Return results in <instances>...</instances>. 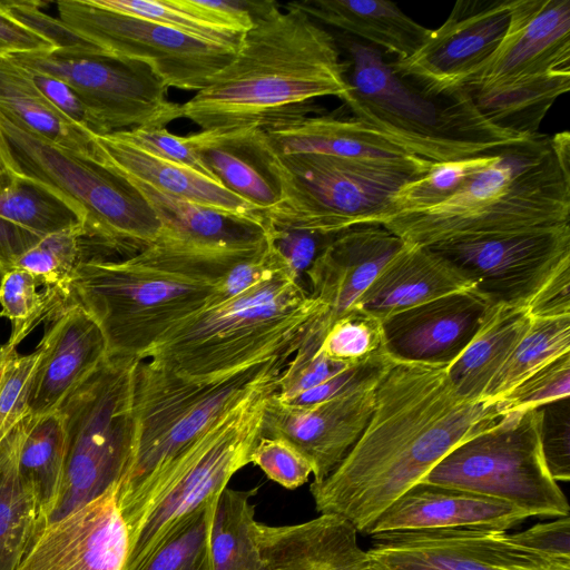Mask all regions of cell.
I'll list each match as a JSON object with an SVG mask.
<instances>
[{
    "mask_svg": "<svg viewBox=\"0 0 570 570\" xmlns=\"http://www.w3.org/2000/svg\"><path fill=\"white\" fill-rule=\"evenodd\" d=\"M320 352L343 365H356L386 352L382 321L355 308L327 328Z\"/></svg>",
    "mask_w": 570,
    "mask_h": 570,
    "instance_id": "obj_44",
    "label": "cell"
},
{
    "mask_svg": "<svg viewBox=\"0 0 570 570\" xmlns=\"http://www.w3.org/2000/svg\"><path fill=\"white\" fill-rule=\"evenodd\" d=\"M267 230L276 248L298 278L307 272L316 256L334 236L306 230Z\"/></svg>",
    "mask_w": 570,
    "mask_h": 570,
    "instance_id": "obj_55",
    "label": "cell"
},
{
    "mask_svg": "<svg viewBox=\"0 0 570 570\" xmlns=\"http://www.w3.org/2000/svg\"><path fill=\"white\" fill-rule=\"evenodd\" d=\"M325 311L294 273L278 274L188 317L165 334L144 360L188 377L222 375L296 351Z\"/></svg>",
    "mask_w": 570,
    "mask_h": 570,
    "instance_id": "obj_6",
    "label": "cell"
},
{
    "mask_svg": "<svg viewBox=\"0 0 570 570\" xmlns=\"http://www.w3.org/2000/svg\"><path fill=\"white\" fill-rule=\"evenodd\" d=\"M2 7L19 22L49 40L56 49H100L69 29L60 19L46 14L35 1H0Z\"/></svg>",
    "mask_w": 570,
    "mask_h": 570,
    "instance_id": "obj_53",
    "label": "cell"
},
{
    "mask_svg": "<svg viewBox=\"0 0 570 570\" xmlns=\"http://www.w3.org/2000/svg\"><path fill=\"white\" fill-rule=\"evenodd\" d=\"M267 234V233H266ZM244 246H205L167 232L128 257L83 262L69 304L97 323L110 357L145 354L170 330L206 307L225 272L266 237Z\"/></svg>",
    "mask_w": 570,
    "mask_h": 570,
    "instance_id": "obj_3",
    "label": "cell"
},
{
    "mask_svg": "<svg viewBox=\"0 0 570 570\" xmlns=\"http://www.w3.org/2000/svg\"><path fill=\"white\" fill-rule=\"evenodd\" d=\"M375 389L341 395L311 406H291L269 395L262 435L281 436L312 463L314 481L325 479L364 431L375 406Z\"/></svg>",
    "mask_w": 570,
    "mask_h": 570,
    "instance_id": "obj_20",
    "label": "cell"
},
{
    "mask_svg": "<svg viewBox=\"0 0 570 570\" xmlns=\"http://www.w3.org/2000/svg\"><path fill=\"white\" fill-rule=\"evenodd\" d=\"M568 352L570 315L531 317L528 331L489 383L483 399H500L532 372Z\"/></svg>",
    "mask_w": 570,
    "mask_h": 570,
    "instance_id": "obj_40",
    "label": "cell"
},
{
    "mask_svg": "<svg viewBox=\"0 0 570 570\" xmlns=\"http://www.w3.org/2000/svg\"><path fill=\"white\" fill-rule=\"evenodd\" d=\"M336 41L350 58V89L341 100L407 154L443 164L499 153L528 137L488 120L465 89L428 94L400 77L379 48L343 33Z\"/></svg>",
    "mask_w": 570,
    "mask_h": 570,
    "instance_id": "obj_5",
    "label": "cell"
},
{
    "mask_svg": "<svg viewBox=\"0 0 570 570\" xmlns=\"http://www.w3.org/2000/svg\"><path fill=\"white\" fill-rule=\"evenodd\" d=\"M541 411L502 414L449 452L420 482L491 497L531 517L569 515V503L543 458Z\"/></svg>",
    "mask_w": 570,
    "mask_h": 570,
    "instance_id": "obj_12",
    "label": "cell"
},
{
    "mask_svg": "<svg viewBox=\"0 0 570 570\" xmlns=\"http://www.w3.org/2000/svg\"><path fill=\"white\" fill-rule=\"evenodd\" d=\"M249 463L257 465L272 481L291 490L306 483L313 473L309 460L281 436L261 435L250 452Z\"/></svg>",
    "mask_w": 570,
    "mask_h": 570,
    "instance_id": "obj_49",
    "label": "cell"
},
{
    "mask_svg": "<svg viewBox=\"0 0 570 570\" xmlns=\"http://www.w3.org/2000/svg\"><path fill=\"white\" fill-rule=\"evenodd\" d=\"M95 158L127 178L169 195L244 218H261L246 200L218 181L186 166L161 159L120 139L114 132L92 136Z\"/></svg>",
    "mask_w": 570,
    "mask_h": 570,
    "instance_id": "obj_28",
    "label": "cell"
},
{
    "mask_svg": "<svg viewBox=\"0 0 570 570\" xmlns=\"http://www.w3.org/2000/svg\"><path fill=\"white\" fill-rule=\"evenodd\" d=\"M57 9L78 36L107 53L149 66L168 88L198 92L236 53L94 0H61Z\"/></svg>",
    "mask_w": 570,
    "mask_h": 570,
    "instance_id": "obj_14",
    "label": "cell"
},
{
    "mask_svg": "<svg viewBox=\"0 0 570 570\" xmlns=\"http://www.w3.org/2000/svg\"><path fill=\"white\" fill-rule=\"evenodd\" d=\"M504 413L501 399L461 396L445 365L399 362L377 384L357 441L325 479L309 485L316 511L366 534L449 452Z\"/></svg>",
    "mask_w": 570,
    "mask_h": 570,
    "instance_id": "obj_1",
    "label": "cell"
},
{
    "mask_svg": "<svg viewBox=\"0 0 570 570\" xmlns=\"http://www.w3.org/2000/svg\"><path fill=\"white\" fill-rule=\"evenodd\" d=\"M368 554L382 570H570L511 540L507 531L443 528L374 533Z\"/></svg>",
    "mask_w": 570,
    "mask_h": 570,
    "instance_id": "obj_16",
    "label": "cell"
},
{
    "mask_svg": "<svg viewBox=\"0 0 570 570\" xmlns=\"http://www.w3.org/2000/svg\"><path fill=\"white\" fill-rule=\"evenodd\" d=\"M19 433L18 471L36 498L39 531L55 510L62 483L67 451L62 417L58 411L28 415L20 423Z\"/></svg>",
    "mask_w": 570,
    "mask_h": 570,
    "instance_id": "obj_35",
    "label": "cell"
},
{
    "mask_svg": "<svg viewBox=\"0 0 570 570\" xmlns=\"http://www.w3.org/2000/svg\"><path fill=\"white\" fill-rule=\"evenodd\" d=\"M570 76V0H512L505 35L462 89Z\"/></svg>",
    "mask_w": 570,
    "mask_h": 570,
    "instance_id": "obj_18",
    "label": "cell"
},
{
    "mask_svg": "<svg viewBox=\"0 0 570 570\" xmlns=\"http://www.w3.org/2000/svg\"><path fill=\"white\" fill-rule=\"evenodd\" d=\"M41 355L40 344L29 354L0 347V446L29 415L33 380Z\"/></svg>",
    "mask_w": 570,
    "mask_h": 570,
    "instance_id": "obj_45",
    "label": "cell"
},
{
    "mask_svg": "<svg viewBox=\"0 0 570 570\" xmlns=\"http://www.w3.org/2000/svg\"><path fill=\"white\" fill-rule=\"evenodd\" d=\"M473 285L426 246L405 243L361 296L356 308L383 321L436 297Z\"/></svg>",
    "mask_w": 570,
    "mask_h": 570,
    "instance_id": "obj_29",
    "label": "cell"
},
{
    "mask_svg": "<svg viewBox=\"0 0 570 570\" xmlns=\"http://www.w3.org/2000/svg\"><path fill=\"white\" fill-rule=\"evenodd\" d=\"M562 224H570V164L539 132L505 147L449 200L381 223L423 246Z\"/></svg>",
    "mask_w": 570,
    "mask_h": 570,
    "instance_id": "obj_4",
    "label": "cell"
},
{
    "mask_svg": "<svg viewBox=\"0 0 570 570\" xmlns=\"http://www.w3.org/2000/svg\"><path fill=\"white\" fill-rule=\"evenodd\" d=\"M433 164L416 156L358 159L318 154L283 155L271 149L281 198L258 214L266 228L323 235H335L358 225H380L396 191L426 175Z\"/></svg>",
    "mask_w": 570,
    "mask_h": 570,
    "instance_id": "obj_8",
    "label": "cell"
},
{
    "mask_svg": "<svg viewBox=\"0 0 570 570\" xmlns=\"http://www.w3.org/2000/svg\"><path fill=\"white\" fill-rule=\"evenodd\" d=\"M219 494L195 510L158 549L144 570H214L210 534Z\"/></svg>",
    "mask_w": 570,
    "mask_h": 570,
    "instance_id": "obj_43",
    "label": "cell"
},
{
    "mask_svg": "<svg viewBox=\"0 0 570 570\" xmlns=\"http://www.w3.org/2000/svg\"><path fill=\"white\" fill-rule=\"evenodd\" d=\"M102 8L139 17L207 43L237 51L252 27L213 8L208 0H94Z\"/></svg>",
    "mask_w": 570,
    "mask_h": 570,
    "instance_id": "obj_36",
    "label": "cell"
},
{
    "mask_svg": "<svg viewBox=\"0 0 570 570\" xmlns=\"http://www.w3.org/2000/svg\"><path fill=\"white\" fill-rule=\"evenodd\" d=\"M512 0H458L446 20L431 30L411 57L392 69L419 89L450 94L462 89L501 43Z\"/></svg>",
    "mask_w": 570,
    "mask_h": 570,
    "instance_id": "obj_17",
    "label": "cell"
},
{
    "mask_svg": "<svg viewBox=\"0 0 570 570\" xmlns=\"http://www.w3.org/2000/svg\"><path fill=\"white\" fill-rule=\"evenodd\" d=\"M19 425L0 446V570L18 569L40 525L36 498L18 471Z\"/></svg>",
    "mask_w": 570,
    "mask_h": 570,
    "instance_id": "obj_37",
    "label": "cell"
},
{
    "mask_svg": "<svg viewBox=\"0 0 570 570\" xmlns=\"http://www.w3.org/2000/svg\"><path fill=\"white\" fill-rule=\"evenodd\" d=\"M531 515L518 507L474 492L419 482L392 502L366 535L389 531L485 528L508 531Z\"/></svg>",
    "mask_w": 570,
    "mask_h": 570,
    "instance_id": "obj_24",
    "label": "cell"
},
{
    "mask_svg": "<svg viewBox=\"0 0 570 570\" xmlns=\"http://www.w3.org/2000/svg\"><path fill=\"white\" fill-rule=\"evenodd\" d=\"M276 154H318L358 159H402L413 155L355 117L304 116L263 129Z\"/></svg>",
    "mask_w": 570,
    "mask_h": 570,
    "instance_id": "obj_30",
    "label": "cell"
},
{
    "mask_svg": "<svg viewBox=\"0 0 570 570\" xmlns=\"http://www.w3.org/2000/svg\"><path fill=\"white\" fill-rule=\"evenodd\" d=\"M501 151L456 161L434 163L426 175L396 191L385 218L399 213L425 210L449 200L472 176L491 165Z\"/></svg>",
    "mask_w": 570,
    "mask_h": 570,
    "instance_id": "obj_41",
    "label": "cell"
},
{
    "mask_svg": "<svg viewBox=\"0 0 570 570\" xmlns=\"http://www.w3.org/2000/svg\"><path fill=\"white\" fill-rule=\"evenodd\" d=\"M279 376L257 387L223 414L161 470L117 503L129 535L122 570H144L178 527L249 464L250 452L262 435L266 402L278 390Z\"/></svg>",
    "mask_w": 570,
    "mask_h": 570,
    "instance_id": "obj_7",
    "label": "cell"
},
{
    "mask_svg": "<svg viewBox=\"0 0 570 570\" xmlns=\"http://www.w3.org/2000/svg\"><path fill=\"white\" fill-rule=\"evenodd\" d=\"M0 112L49 144L95 158L92 135L58 111L10 58H0Z\"/></svg>",
    "mask_w": 570,
    "mask_h": 570,
    "instance_id": "obj_34",
    "label": "cell"
},
{
    "mask_svg": "<svg viewBox=\"0 0 570 570\" xmlns=\"http://www.w3.org/2000/svg\"><path fill=\"white\" fill-rule=\"evenodd\" d=\"M570 395V352L532 372L500 399L505 412L539 409Z\"/></svg>",
    "mask_w": 570,
    "mask_h": 570,
    "instance_id": "obj_48",
    "label": "cell"
},
{
    "mask_svg": "<svg viewBox=\"0 0 570 570\" xmlns=\"http://www.w3.org/2000/svg\"><path fill=\"white\" fill-rule=\"evenodd\" d=\"M451 263L492 304L525 307L570 264V224L426 246Z\"/></svg>",
    "mask_w": 570,
    "mask_h": 570,
    "instance_id": "obj_15",
    "label": "cell"
},
{
    "mask_svg": "<svg viewBox=\"0 0 570 570\" xmlns=\"http://www.w3.org/2000/svg\"><path fill=\"white\" fill-rule=\"evenodd\" d=\"M53 49L49 40L19 22L0 3V58Z\"/></svg>",
    "mask_w": 570,
    "mask_h": 570,
    "instance_id": "obj_57",
    "label": "cell"
},
{
    "mask_svg": "<svg viewBox=\"0 0 570 570\" xmlns=\"http://www.w3.org/2000/svg\"><path fill=\"white\" fill-rule=\"evenodd\" d=\"M492 305L472 287L395 313L382 321L386 352L397 362L449 366Z\"/></svg>",
    "mask_w": 570,
    "mask_h": 570,
    "instance_id": "obj_21",
    "label": "cell"
},
{
    "mask_svg": "<svg viewBox=\"0 0 570 570\" xmlns=\"http://www.w3.org/2000/svg\"><path fill=\"white\" fill-rule=\"evenodd\" d=\"M82 207L20 170L0 168V275L46 236L86 223Z\"/></svg>",
    "mask_w": 570,
    "mask_h": 570,
    "instance_id": "obj_25",
    "label": "cell"
},
{
    "mask_svg": "<svg viewBox=\"0 0 570 570\" xmlns=\"http://www.w3.org/2000/svg\"><path fill=\"white\" fill-rule=\"evenodd\" d=\"M38 282L24 269L14 267L0 275V316L11 323V334L2 345L12 351L46 316L65 308L63 302L49 292L40 293Z\"/></svg>",
    "mask_w": 570,
    "mask_h": 570,
    "instance_id": "obj_42",
    "label": "cell"
},
{
    "mask_svg": "<svg viewBox=\"0 0 570 570\" xmlns=\"http://www.w3.org/2000/svg\"><path fill=\"white\" fill-rule=\"evenodd\" d=\"M23 70L50 104L77 127L92 136L109 134L104 124L69 83L45 72L27 68H23Z\"/></svg>",
    "mask_w": 570,
    "mask_h": 570,
    "instance_id": "obj_51",
    "label": "cell"
},
{
    "mask_svg": "<svg viewBox=\"0 0 570 570\" xmlns=\"http://www.w3.org/2000/svg\"><path fill=\"white\" fill-rule=\"evenodd\" d=\"M117 487L43 525L17 570H122L129 549Z\"/></svg>",
    "mask_w": 570,
    "mask_h": 570,
    "instance_id": "obj_19",
    "label": "cell"
},
{
    "mask_svg": "<svg viewBox=\"0 0 570 570\" xmlns=\"http://www.w3.org/2000/svg\"><path fill=\"white\" fill-rule=\"evenodd\" d=\"M296 351L228 373L194 379L140 360L135 384L136 436L129 468L117 487V503L161 470L223 414L281 375Z\"/></svg>",
    "mask_w": 570,
    "mask_h": 570,
    "instance_id": "obj_9",
    "label": "cell"
},
{
    "mask_svg": "<svg viewBox=\"0 0 570 570\" xmlns=\"http://www.w3.org/2000/svg\"><path fill=\"white\" fill-rule=\"evenodd\" d=\"M320 24L363 39L405 59L424 43L428 29L386 0H304L292 1ZM358 39V40H360Z\"/></svg>",
    "mask_w": 570,
    "mask_h": 570,
    "instance_id": "obj_31",
    "label": "cell"
},
{
    "mask_svg": "<svg viewBox=\"0 0 570 570\" xmlns=\"http://www.w3.org/2000/svg\"><path fill=\"white\" fill-rule=\"evenodd\" d=\"M515 543L538 553L570 564V517L538 523L510 534Z\"/></svg>",
    "mask_w": 570,
    "mask_h": 570,
    "instance_id": "obj_54",
    "label": "cell"
},
{
    "mask_svg": "<svg viewBox=\"0 0 570 570\" xmlns=\"http://www.w3.org/2000/svg\"><path fill=\"white\" fill-rule=\"evenodd\" d=\"M184 137L208 176L258 213L278 203L279 185L263 129H200Z\"/></svg>",
    "mask_w": 570,
    "mask_h": 570,
    "instance_id": "obj_27",
    "label": "cell"
},
{
    "mask_svg": "<svg viewBox=\"0 0 570 570\" xmlns=\"http://www.w3.org/2000/svg\"><path fill=\"white\" fill-rule=\"evenodd\" d=\"M283 273L294 271L278 252L267 230L266 237L255 249L236 261L225 272L206 307L223 304Z\"/></svg>",
    "mask_w": 570,
    "mask_h": 570,
    "instance_id": "obj_46",
    "label": "cell"
},
{
    "mask_svg": "<svg viewBox=\"0 0 570 570\" xmlns=\"http://www.w3.org/2000/svg\"><path fill=\"white\" fill-rule=\"evenodd\" d=\"M127 179L149 203L164 230L180 239L205 246L232 247L258 242L267 232L261 218H244L215 210L138 179Z\"/></svg>",
    "mask_w": 570,
    "mask_h": 570,
    "instance_id": "obj_33",
    "label": "cell"
},
{
    "mask_svg": "<svg viewBox=\"0 0 570 570\" xmlns=\"http://www.w3.org/2000/svg\"><path fill=\"white\" fill-rule=\"evenodd\" d=\"M531 317L570 315V264L559 268L535 293L527 306Z\"/></svg>",
    "mask_w": 570,
    "mask_h": 570,
    "instance_id": "obj_56",
    "label": "cell"
},
{
    "mask_svg": "<svg viewBox=\"0 0 570 570\" xmlns=\"http://www.w3.org/2000/svg\"><path fill=\"white\" fill-rule=\"evenodd\" d=\"M114 134L150 155L195 169L209 177L185 137L171 134L166 127H137L114 131Z\"/></svg>",
    "mask_w": 570,
    "mask_h": 570,
    "instance_id": "obj_52",
    "label": "cell"
},
{
    "mask_svg": "<svg viewBox=\"0 0 570 570\" xmlns=\"http://www.w3.org/2000/svg\"><path fill=\"white\" fill-rule=\"evenodd\" d=\"M569 397L540 407V441L546 465L554 481L570 480Z\"/></svg>",
    "mask_w": 570,
    "mask_h": 570,
    "instance_id": "obj_50",
    "label": "cell"
},
{
    "mask_svg": "<svg viewBox=\"0 0 570 570\" xmlns=\"http://www.w3.org/2000/svg\"><path fill=\"white\" fill-rule=\"evenodd\" d=\"M0 168H10L16 169V166L12 161L8 145L6 142V139L2 135L1 128H0Z\"/></svg>",
    "mask_w": 570,
    "mask_h": 570,
    "instance_id": "obj_58",
    "label": "cell"
},
{
    "mask_svg": "<svg viewBox=\"0 0 570 570\" xmlns=\"http://www.w3.org/2000/svg\"><path fill=\"white\" fill-rule=\"evenodd\" d=\"M404 242L382 225H358L333 236L306 275L309 295L326 308L314 323L324 335L338 317L356 308L387 262Z\"/></svg>",
    "mask_w": 570,
    "mask_h": 570,
    "instance_id": "obj_22",
    "label": "cell"
},
{
    "mask_svg": "<svg viewBox=\"0 0 570 570\" xmlns=\"http://www.w3.org/2000/svg\"><path fill=\"white\" fill-rule=\"evenodd\" d=\"M531 316L525 307L493 304L462 353L446 366L456 392L468 400L483 394L528 331Z\"/></svg>",
    "mask_w": 570,
    "mask_h": 570,
    "instance_id": "obj_32",
    "label": "cell"
},
{
    "mask_svg": "<svg viewBox=\"0 0 570 570\" xmlns=\"http://www.w3.org/2000/svg\"><path fill=\"white\" fill-rule=\"evenodd\" d=\"M387 352L356 365H351L330 377L320 385L304 391L281 403L291 406H311L341 395L376 387L384 376L397 364Z\"/></svg>",
    "mask_w": 570,
    "mask_h": 570,
    "instance_id": "obj_47",
    "label": "cell"
},
{
    "mask_svg": "<svg viewBox=\"0 0 570 570\" xmlns=\"http://www.w3.org/2000/svg\"><path fill=\"white\" fill-rule=\"evenodd\" d=\"M266 570H382L357 542L356 529L334 514L296 524L255 523Z\"/></svg>",
    "mask_w": 570,
    "mask_h": 570,
    "instance_id": "obj_26",
    "label": "cell"
},
{
    "mask_svg": "<svg viewBox=\"0 0 570 570\" xmlns=\"http://www.w3.org/2000/svg\"><path fill=\"white\" fill-rule=\"evenodd\" d=\"M99 248L102 249V245L82 223L46 236L18 261L16 267L30 273L66 307L76 271L87 259L97 257L92 250Z\"/></svg>",
    "mask_w": 570,
    "mask_h": 570,
    "instance_id": "obj_39",
    "label": "cell"
},
{
    "mask_svg": "<svg viewBox=\"0 0 570 570\" xmlns=\"http://www.w3.org/2000/svg\"><path fill=\"white\" fill-rule=\"evenodd\" d=\"M258 488H225L217 500L210 546L214 570H266L255 537V505L249 502Z\"/></svg>",
    "mask_w": 570,
    "mask_h": 570,
    "instance_id": "obj_38",
    "label": "cell"
},
{
    "mask_svg": "<svg viewBox=\"0 0 570 570\" xmlns=\"http://www.w3.org/2000/svg\"><path fill=\"white\" fill-rule=\"evenodd\" d=\"M336 38L293 2L257 18L234 58L180 104L181 118L206 129H265L318 109L313 99L347 94Z\"/></svg>",
    "mask_w": 570,
    "mask_h": 570,
    "instance_id": "obj_2",
    "label": "cell"
},
{
    "mask_svg": "<svg viewBox=\"0 0 570 570\" xmlns=\"http://www.w3.org/2000/svg\"><path fill=\"white\" fill-rule=\"evenodd\" d=\"M19 66L69 83L108 132L137 127H166L181 118L180 104L153 69L101 49L61 48L9 57Z\"/></svg>",
    "mask_w": 570,
    "mask_h": 570,
    "instance_id": "obj_13",
    "label": "cell"
},
{
    "mask_svg": "<svg viewBox=\"0 0 570 570\" xmlns=\"http://www.w3.org/2000/svg\"><path fill=\"white\" fill-rule=\"evenodd\" d=\"M0 128L16 168L82 207L86 226L105 249L135 254L160 238L161 220L125 176L96 158L49 144L1 112Z\"/></svg>",
    "mask_w": 570,
    "mask_h": 570,
    "instance_id": "obj_11",
    "label": "cell"
},
{
    "mask_svg": "<svg viewBox=\"0 0 570 570\" xmlns=\"http://www.w3.org/2000/svg\"><path fill=\"white\" fill-rule=\"evenodd\" d=\"M139 362L109 356L57 410L67 451L59 498L46 524L118 487L125 476L135 446Z\"/></svg>",
    "mask_w": 570,
    "mask_h": 570,
    "instance_id": "obj_10",
    "label": "cell"
},
{
    "mask_svg": "<svg viewBox=\"0 0 570 570\" xmlns=\"http://www.w3.org/2000/svg\"><path fill=\"white\" fill-rule=\"evenodd\" d=\"M39 344L42 355L33 380L30 416L55 413L109 357L101 330L78 304L58 313Z\"/></svg>",
    "mask_w": 570,
    "mask_h": 570,
    "instance_id": "obj_23",
    "label": "cell"
}]
</instances>
